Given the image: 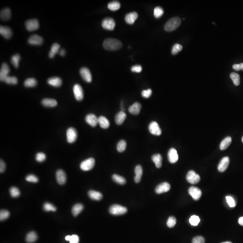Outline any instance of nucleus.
Returning a JSON list of instances; mask_svg holds the SVG:
<instances>
[{"label": "nucleus", "mask_w": 243, "mask_h": 243, "mask_svg": "<svg viewBox=\"0 0 243 243\" xmlns=\"http://www.w3.org/2000/svg\"><path fill=\"white\" fill-rule=\"evenodd\" d=\"M105 49L109 51H115L122 47V43L119 40L113 38H108L105 40L103 43Z\"/></svg>", "instance_id": "obj_1"}, {"label": "nucleus", "mask_w": 243, "mask_h": 243, "mask_svg": "<svg viewBox=\"0 0 243 243\" xmlns=\"http://www.w3.org/2000/svg\"><path fill=\"white\" fill-rule=\"evenodd\" d=\"M180 23L181 20L178 17L172 18L166 22L164 26V29L168 32L172 31L179 27L180 25Z\"/></svg>", "instance_id": "obj_2"}, {"label": "nucleus", "mask_w": 243, "mask_h": 243, "mask_svg": "<svg viewBox=\"0 0 243 243\" xmlns=\"http://www.w3.org/2000/svg\"><path fill=\"white\" fill-rule=\"evenodd\" d=\"M127 209L125 207L119 205H113L111 206L109 208V212L113 215H121L124 214L127 212Z\"/></svg>", "instance_id": "obj_3"}, {"label": "nucleus", "mask_w": 243, "mask_h": 243, "mask_svg": "<svg viewBox=\"0 0 243 243\" xmlns=\"http://www.w3.org/2000/svg\"><path fill=\"white\" fill-rule=\"evenodd\" d=\"M95 164V160L92 158H88L84 160L80 164V168L84 171L90 170L94 167Z\"/></svg>", "instance_id": "obj_4"}, {"label": "nucleus", "mask_w": 243, "mask_h": 243, "mask_svg": "<svg viewBox=\"0 0 243 243\" xmlns=\"http://www.w3.org/2000/svg\"><path fill=\"white\" fill-rule=\"evenodd\" d=\"M186 180L190 183L195 184L200 180V177L194 171H189L186 175Z\"/></svg>", "instance_id": "obj_5"}, {"label": "nucleus", "mask_w": 243, "mask_h": 243, "mask_svg": "<svg viewBox=\"0 0 243 243\" xmlns=\"http://www.w3.org/2000/svg\"><path fill=\"white\" fill-rule=\"evenodd\" d=\"M102 26L108 30H113L115 28V23L113 18L107 17L104 18L102 22Z\"/></svg>", "instance_id": "obj_6"}, {"label": "nucleus", "mask_w": 243, "mask_h": 243, "mask_svg": "<svg viewBox=\"0 0 243 243\" xmlns=\"http://www.w3.org/2000/svg\"><path fill=\"white\" fill-rule=\"evenodd\" d=\"M66 135L68 143H74L77 138V131L74 127H69L67 131Z\"/></svg>", "instance_id": "obj_7"}, {"label": "nucleus", "mask_w": 243, "mask_h": 243, "mask_svg": "<svg viewBox=\"0 0 243 243\" xmlns=\"http://www.w3.org/2000/svg\"><path fill=\"white\" fill-rule=\"evenodd\" d=\"M26 29L29 31H33L38 29L39 27L38 21L36 19H31L27 20L25 23Z\"/></svg>", "instance_id": "obj_8"}, {"label": "nucleus", "mask_w": 243, "mask_h": 243, "mask_svg": "<svg viewBox=\"0 0 243 243\" xmlns=\"http://www.w3.org/2000/svg\"><path fill=\"white\" fill-rule=\"evenodd\" d=\"M73 91L75 98L78 101L82 100L84 97L83 91L82 87L79 84H76L74 86Z\"/></svg>", "instance_id": "obj_9"}, {"label": "nucleus", "mask_w": 243, "mask_h": 243, "mask_svg": "<svg viewBox=\"0 0 243 243\" xmlns=\"http://www.w3.org/2000/svg\"><path fill=\"white\" fill-rule=\"evenodd\" d=\"M149 130L152 134L160 135L162 133V130L159 125L155 121L152 122L149 126Z\"/></svg>", "instance_id": "obj_10"}, {"label": "nucleus", "mask_w": 243, "mask_h": 243, "mask_svg": "<svg viewBox=\"0 0 243 243\" xmlns=\"http://www.w3.org/2000/svg\"><path fill=\"white\" fill-rule=\"evenodd\" d=\"M189 194L195 200H198L202 196V191L200 189L195 186H191L188 190Z\"/></svg>", "instance_id": "obj_11"}, {"label": "nucleus", "mask_w": 243, "mask_h": 243, "mask_svg": "<svg viewBox=\"0 0 243 243\" xmlns=\"http://www.w3.org/2000/svg\"><path fill=\"white\" fill-rule=\"evenodd\" d=\"M80 74L84 81L88 82H91L92 81V75L88 68L86 67L82 68L80 70Z\"/></svg>", "instance_id": "obj_12"}, {"label": "nucleus", "mask_w": 243, "mask_h": 243, "mask_svg": "<svg viewBox=\"0 0 243 243\" xmlns=\"http://www.w3.org/2000/svg\"><path fill=\"white\" fill-rule=\"evenodd\" d=\"M170 185L168 182H163L156 187L155 192L158 194H161L163 193L167 192L170 190Z\"/></svg>", "instance_id": "obj_13"}, {"label": "nucleus", "mask_w": 243, "mask_h": 243, "mask_svg": "<svg viewBox=\"0 0 243 243\" xmlns=\"http://www.w3.org/2000/svg\"><path fill=\"white\" fill-rule=\"evenodd\" d=\"M10 72L9 67L7 63H3L1 65L0 71V80L1 81H5L7 77L8 76Z\"/></svg>", "instance_id": "obj_14"}, {"label": "nucleus", "mask_w": 243, "mask_h": 243, "mask_svg": "<svg viewBox=\"0 0 243 243\" xmlns=\"http://www.w3.org/2000/svg\"><path fill=\"white\" fill-rule=\"evenodd\" d=\"M230 163V158L228 157L223 158L219 162L218 165V170L220 172H224L228 169Z\"/></svg>", "instance_id": "obj_15"}, {"label": "nucleus", "mask_w": 243, "mask_h": 243, "mask_svg": "<svg viewBox=\"0 0 243 243\" xmlns=\"http://www.w3.org/2000/svg\"><path fill=\"white\" fill-rule=\"evenodd\" d=\"M43 38L37 34L32 35L28 39V43L32 45H40L43 43Z\"/></svg>", "instance_id": "obj_16"}, {"label": "nucleus", "mask_w": 243, "mask_h": 243, "mask_svg": "<svg viewBox=\"0 0 243 243\" xmlns=\"http://www.w3.org/2000/svg\"><path fill=\"white\" fill-rule=\"evenodd\" d=\"M56 177L57 182L60 185H63L66 181V175L63 170L59 169L56 173Z\"/></svg>", "instance_id": "obj_17"}, {"label": "nucleus", "mask_w": 243, "mask_h": 243, "mask_svg": "<svg viewBox=\"0 0 243 243\" xmlns=\"http://www.w3.org/2000/svg\"><path fill=\"white\" fill-rule=\"evenodd\" d=\"M85 120L91 127H95L98 124V118L93 113L88 114L85 118Z\"/></svg>", "instance_id": "obj_18"}, {"label": "nucleus", "mask_w": 243, "mask_h": 243, "mask_svg": "<svg viewBox=\"0 0 243 243\" xmlns=\"http://www.w3.org/2000/svg\"><path fill=\"white\" fill-rule=\"evenodd\" d=\"M168 159L171 163H174L178 160V155L175 149L172 148L168 152Z\"/></svg>", "instance_id": "obj_19"}, {"label": "nucleus", "mask_w": 243, "mask_h": 243, "mask_svg": "<svg viewBox=\"0 0 243 243\" xmlns=\"http://www.w3.org/2000/svg\"><path fill=\"white\" fill-rule=\"evenodd\" d=\"M138 15L136 12H133L128 13L125 17V20L127 23L129 24H133L134 23L136 19L138 18Z\"/></svg>", "instance_id": "obj_20"}, {"label": "nucleus", "mask_w": 243, "mask_h": 243, "mask_svg": "<svg viewBox=\"0 0 243 243\" xmlns=\"http://www.w3.org/2000/svg\"><path fill=\"white\" fill-rule=\"evenodd\" d=\"M0 33L6 39L10 38L12 35V30L10 28L7 26H1Z\"/></svg>", "instance_id": "obj_21"}, {"label": "nucleus", "mask_w": 243, "mask_h": 243, "mask_svg": "<svg viewBox=\"0 0 243 243\" xmlns=\"http://www.w3.org/2000/svg\"><path fill=\"white\" fill-rule=\"evenodd\" d=\"M135 176L134 180L135 183H138L141 181L142 176L143 174V169L141 165H137L135 167Z\"/></svg>", "instance_id": "obj_22"}, {"label": "nucleus", "mask_w": 243, "mask_h": 243, "mask_svg": "<svg viewBox=\"0 0 243 243\" xmlns=\"http://www.w3.org/2000/svg\"><path fill=\"white\" fill-rule=\"evenodd\" d=\"M47 82L49 85L55 87H59L62 85V81L60 78L59 77H52L49 78L47 80Z\"/></svg>", "instance_id": "obj_23"}, {"label": "nucleus", "mask_w": 243, "mask_h": 243, "mask_svg": "<svg viewBox=\"0 0 243 243\" xmlns=\"http://www.w3.org/2000/svg\"><path fill=\"white\" fill-rule=\"evenodd\" d=\"M141 107V106L140 103L135 102L129 107L128 110L131 114L137 115L140 113Z\"/></svg>", "instance_id": "obj_24"}, {"label": "nucleus", "mask_w": 243, "mask_h": 243, "mask_svg": "<svg viewBox=\"0 0 243 243\" xmlns=\"http://www.w3.org/2000/svg\"><path fill=\"white\" fill-rule=\"evenodd\" d=\"M126 114L123 111H121L118 113L115 116V120L116 124L118 125H121L124 123L126 119Z\"/></svg>", "instance_id": "obj_25"}, {"label": "nucleus", "mask_w": 243, "mask_h": 243, "mask_svg": "<svg viewBox=\"0 0 243 243\" xmlns=\"http://www.w3.org/2000/svg\"><path fill=\"white\" fill-rule=\"evenodd\" d=\"M90 198L94 200L99 201L102 198L103 195L101 193L94 190H90L88 193Z\"/></svg>", "instance_id": "obj_26"}, {"label": "nucleus", "mask_w": 243, "mask_h": 243, "mask_svg": "<svg viewBox=\"0 0 243 243\" xmlns=\"http://www.w3.org/2000/svg\"><path fill=\"white\" fill-rule=\"evenodd\" d=\"M11 11L9 8H5L1 11L0 17L3 20H9L11 17Z\"/></svg>", "instance_id": "obj_27"}, {"label": "nucleus", "mask_w": 243, "mask_h": 243, "mask_svg": "<svg viewBox=\"0 0 243 243\" xmlns=\"http://www.w3.org/2000/svg\"><path fill=\"white\" fill-rule=\"evenodd\" d=\"M42 103L46 107H54L56 106L57 102L56 100L53 99L45 98L42 100Z\"/></svg>", "instance_id": "obj_28"}, {"label": "nucleus", "mask_w": 243, "mask_h": 243, "mask_svg": "<svg viewBox=\"0 0 243 243\" xmlns=\"http://www.w3.org/2000/svg\"><path fill=\"white\" fill-rule=\"evenodd\" d=\"M98 124L101 128L106 129L109 127L110 123L109 120L104 116H101L98 118Z\"/></svg>", "instance_id": "obj_29"}, {"label": "nucleus", "mask_w": 243, "mask_h": 243, "mask_svg": "<svg viewBox=\"0 0 243 243\" xmlns=\"http://www.w3.org/2000/svg\"><path fill=\"white\" fill-rule=\"evenodd\" d=\"M232 139L230 136H228L224 138L221 142L220 145V148L221 150H225L227 149L231 144Z\"/></svg>", "instance_id": "obj_30"}, {"label": "nucleus", "mask_w": 243, "mask_h": 243, "mask_svg": "<svg viewBox=\"0 0 243 243\" xmlns=\"http://www.w3.org/2000/svg\"><path fill=\"white\" fill-rule=\"evenodd\" d=\"M152 160L157 168H160L162 165V156L159 154H155L152 156Z\"/></svg>", "instance_id": "obj_31"}, {"label": "nucleus", "mask_w": 243, "mask_h": 243, "mask_svg": "<svg viewBox=\"0 0 243 243\" xmlns=\"http://www.w3.org/2000/svg\"><path fill=\"white\" fill-rule=\"evenodd\" d=\"M83 205L81 204H77L73 206L72 209V213L74 216H77L83 210Z\"/></svg>", "instance_id": "obj_32"}, {"label": "nucleus", "mask_w": 243, "mask_h": 243, "mask_svg": "<svg viewBox=\"0 0 243 243\" xmlns=\"http://www.w3.org/2000/svg\"><path fill=\"white\" fill-rule=\"evenodd\" d=\"M38 239V235L34 231L29 232L26 237V240L28 243H33Z\"/></svg>", "instance_id": "obj_33"}, {"label": "nucleus", "mask_w": 243, "mask_h": 243, "mask_svg": "<svg viewBox=\"0 0 243 243\" xmlns=\"http://www.w3.org/2000/svg\"><path fill=\"white\" fill-rule=\"evenodd\" d=\"M60 46L58 44L54 43L51 47V51L49 52V56L50 58H53L54 55L59 52Z\"/></svg>", "instance_id": "obj_34"}, {"label": "nucleus", "mask_w": 243, "mask_h": 243, "mask_svg": "<svg viewBox=\"0 0 243 243\" xmlns=\"http://www.w3.org/2000/svg\"><path fill=\"white\" fill-rule=\"evenodd\" d=\"M112 179L113 181H115L117 183L120 185H124L126 183V180L125 178L122 176H119L117 174H114L113 175Z\"/></svg>", "instance_id": "obj_35"}, {"label": "nucleus", "mask_w": 243, "mask_h": 243, "mask_svg": "<svg viewBox=\"0 0 243 243\" xmlns=\"http://www.w3.org/2000/svg\"><path fill=\"white\" fill-rule=\"evenodd\" d=\"M120 6V4L119 1H113L108 4V7L110 10L115 11L119 9Z\"/></svg>", "instance_id": "obj_36"}, {"label": "nucleus", "mask_w": 243, "mask_h": 243, "mask_svg": "<svg viewBox=\"0 0 243 243\" xmlns=\"http://www.w3.org/2000/svg\"><path fill=\"white\" fill-rule=\"evenodd\" d=\"M20 60V56L18 54H16L12 55L11 58V62L12 65L16 68H18L19 66V62Z\"/></svg>", "instance_id": "obj_37"}, {"label": "nucleus", "mask_w": 243, "mask_h": 243, "mask_svg": "<svg viewBox=\"0 0 243 243\" xmlns=\"http://www.w3.org/2000/svg\"><path fill=\"white\" fill-rule=\"evenodd\" d=\"M230 77L231 80L233 81L234 85L236 86H239L240 84V76L237 73H231L230 74Z\"/></svg>", "instance_id": "obj_38"}, {"label": "nucleus", "mask_w": 243, "mask_h": 243, "mask_svg": "<svg viewBox=\"0 0 243 243\" xmlns=\"http://www.w3.org/2000/svg\"><path fill=\"white\" fill-rule=\"evenodd\" d=\"M37 84V81L35 78H29L26 79L24 82V86L26 87H34Z\"/></svg>", "instance_id": "obj_39"}, {"label": "nucleus", "mask_w": 243, "mask_h": 243, "mask_svg": "<svg viewBox=\"0 0 243 243\" xmlns=\"http://www.w3.org/2000/svg\"><path fill=\"white\" fill-rule=\"evenodd\" d=\"M126 142L124 140H122L118 142L117 146V150L119 152H122L126 148Z\"/></svg>", "instance_id": "obj_40"}, {"label": "nucleus", "mask_w": 243, "mask_h": 243, "mask_svg": "<svg viewBox=\"0 0 243 243\" xmlns=\"http://www.w3.org/2000/svg\"><path fill=\"white\" fill-rule=\"evenodd\" d=\"M164 13L163 9L161 7H157L155 8L154 10V15L155 17L156 18H159L161 17Z\"/></svg>", "instance_id": "obj_41"}, {"label": "nucleus", "mask_w": 243, "mask_h": 243, "mask_svg": "<svg viewBox=\"0 0 243 243\" xmlns=\"http://www.w3.org/2000/svg\"><path fill=\"white\" fill-rule=\"evenodd\" d=\"M4 82L7 84L15 85L18 83V79L15 77L8 76L7 77Z\"/></svg>", "instance_id": "obj_42"}, {"label": "nucleus", "mask_w": 243, "mask_h": 243, "mask_svg": "<svg viewBox=\"0 0 243 243\" xmlns=\"http://www.w3.org/2000/svg\"><path fill=\"white\" fill-rule=\"evenodd\" d=\"M189 222L191 225L193 226H198L200 222V218L196 215H193L189 219Z\"/></svg>", "instance_id": "obj_43"}, {"label": "nucleus", "mask_w": 243, "mask_h": 243, "mask_svg": "<svg viewBox=\"0 0 243 243\" xmlns=\"http://www.w3.org/2000/svg\"><path fill=\"white\" fill-rule=\"evenodd\" d=\"M10 193L11 197L13 198H17L20 195V191L16 187H11L10 189Z\"/></svg>", "instance_id": "obj_44"}, {"label": "nucleus", "mask_w": 243, "mask_h": 243, "mask_svg": "<svg viewBox=\"0 0 243 243\" xmlns=\"http://www.w3.org/2000/svg\"><path fill=\"white\" fill-rule=\"evenodd\" d=\"M177 222V220L174 216H170L167 222V225L169 228H172L175 226Z\"/></svg>", "instance_id": "obj_45"}, {"label": "nucleus", "mask_w": 243, "mask_h": 243, "mask_svg": "<svg viewBox=\"0 0 243 243\" xmlns=\"http://www.w3.org/2000/svg\"><path fill=\"white\" fill-rule=\"evenodd\" d=\"M43 208L46 212H49V211L55 212L56 210V208L49 202H46L45 204L44 205Z\"/></svg>", "instance_id": "obj_46"}, {"label": "nucleus", "mask_w": 243, "mask_h": 243, "mask_svg": "<svg viewBox=\"0 0 243 243\" xmlns=\"http://www.w3.org/2000/svg\"><path fill=\"white\" fill-rule=\"evenodd\" d=\"M183 47L181 45L179 44H175L172 46V53L173 54H177L179 52H180L182 50Z\"/></svg>", "instance_id": "obj_47"}, {"label": "nucleus", "mask_w": 243, "mask_h": 243, "mask_svg": "<svg viewBox=\"0 0 243 243\" xmlns=\"http://www.w3.org/2000/svg\"><path fill=\"white\" fill-rule=\"evenodd\" d=\"M10 216V212L7 210H1L0 212V220L4 221Z\"/></svg>", "instance_id": "obj_48"}, {"label": "nucleus", "mask_w": 243, "mask_h": 243, "mask_svg": "<svg viewBox=\"0 0 243 243\" xmlns=\"http://www.w3.org/2000/svg\"><path fill=\"white\" fill-rule=\"evenodd\" d=\"M227 202L230 207L234 208L236 206V202L235 199L230 196H227L226 197Z\"/></svg>", "instance_id": "obj_49"}, {"label": "nucleus", "mask_w": 243, "mask_h": 243, "mask_svg": "<svg viewBox=\"0 0 243 243\" xmlns=\"http://www.w3.org/2000/svg\"><path fill=\"white\" fill-rule=\"evenodd\" d=\"M46 155L45 154L42 152L37 153L36 155V160L38 162H43L46 160Z\"/></svg>", "instance_id": "obj_50"}, {"label": "nucleus", "mask_w": 243, "mask_h": 243, "mask_svg": "<svg viewBox=\"0 0 243 243\" xmlns=\"http://www.w3.org/2000/svg\"><path fill=\"white\" fill-rule=\"evenodd\" d=\"M26 180L29 182L36 183L38 181V178L35 175L33 174H30L26 176Z\"/></svg>", "instance_id": "obj_51"}, {"label": "nucleus", "mask_w": 243, "mask_h": 243, "mask_svg": "<svg viewBox=\"0 0 243 243\" xmlns=\"http://www.w3.org/2000/svg\"><path fill=\"white\" fill-rule=\"evenodd\" d=\"M192 243H205V239L201 236H197L194 238Z\"/></svg>", "instance_id": "obj_52"}, {"label": "nucleus", "mask_w": 243, "mask_h": 243, "mask_svg": "<svg viewBox=\"0 0 243 243\" xmlns=\"http://www.w3.org/2000/svg\"><path fill=\"white\" fill-rule=\"evenodd\" d=\"M152 90L150 89H148L147 90H144L142 91V96L146 98H148L152 94Z\"/></svg>", "instance_id": "obj_53"}, {"label": "nucleus", "mask_w": 243, "mask_h": 243, "mask_svg": "<svg viewBox=\"0 0 243 243\" xmlns=\"http://www.w3.org/2000/svg\"><path fill=\"white\" fill-rule=\"evenodd\" d=\"M142 70V67L140 65H135L131 68V71L135 73H140Z\"/></svg>", "instance_id": "obj_54"}, {"label": "nucleus", "mask_w": 243, "mask_h": 243, "mask_svg": "<svg viewBox=\"0 0 243 243\" xmlns=\"http://www.w3.org/2000/svg\"><path fill=\"white\" fill-rule=\"evenodd\" d=\"M79 241V237L77 235H73L71 236V239L69 241L70 243H78Z\"/></svg>", "instance_id": "obj_55"}, {"label": "nucleus", "mask_w": 243, "mask_h": 243, "mask_svg": "<svg viewBox=\"0 0 243 243\" xmlns=\"http://www.w3.org/2000/svg\"><path fill=\"white\" fill-rule=\"evenodd\" d=\"M6 168V165L5 162L2 159H1V161H0V172L1 173H2L5 171Z\"/></svg>", "instance_id": "obj_56"}, {"label": "nucleus", "mask_w": 243, "mask_h": 243, "mask_svg": "<svg viewBox=\"0 0 243 243\" xmlns=\"http://www.w3.org/2000/svg\"><path fill=\"white\" fill-rule=\"evenodd\" d=\"M232 68L236 71H239V70H241L239 64H235V65H233Z\"/></svg>", "instance_id": "obj_57"}, {"label": "nucleus", "mask_w": 243, "mask_h": 243, "mask_svg": "<svg viewBox=\"0 0 243 243\" xmlns=\"http://www.w3.org/2000/svg\"><path fill=\"white\" fill-rule=\"evenodd\" d=\"M66 50H65L64 49H61V50L60 51V52H59V54H60V55L61 56H64L66 54Z\"/></svg>", "instance_id": "obj_58"}, {"label": "nucleus", "mask_w": 243, "mask_h": 243, "mask_svg": "<svg viewBox=\"0 0 243 243\" xmlns=\"http://www.w3.org/2000/svg\"><path fill=\"white\" fill-rule=\"evenodd\" d=\"M238 222L239 225L243 226V216L240 217L238 220Z\"/></svg>", "instance_id": "obj_59"}, {"label": "nucleus", "mask_w": 243, "mask_h": 243, "mask_svg": "<svg viewBox=\"0 0 243 243\" xmlns=\"http://www.w3.org/2000/svg\"><path fill=\"white\" fill-rule=\"evenodd\" d=\"M71 236H67L66 237V239L67 240V241H70V239H71Z\"/></svg>", "instance_id": "obj_60"}, {"label": "nucleus", "mask_w": 243, "mask_h": 243, "mask_svg": "<svg viewBox=\"0 0 243 243\" xmlns=\"http://www.w3.org/2000/svg\"><path fill=\"white\" fill-rule=\"evenodd\" d=\"M239 65H240L241 70H243V63H240V64H239Z\"/></svg>", "instance_id": "obj_61"}, {"label": "nucleus", "mask_w": 243, "mask_h": 243, "mask_svg": "<svg viewBox=\"0 0 243 243\" xmlns=\"http://www.w3.org/2000/svg\"><path fill=\"white\" fill-rule=\"evenodd\" d=\"M232 243L231 242H230V241H227V242H223V243Z\"/></svg>", "instance_id": "obj_62"}, {"label": "nucleus", "mask_w": 243, "mask_h": 243, "mask_svg": "<svg viewBox=\"0 0 243 243\" xmlns=\"http://www.w3.org/2000/svg\"><path fill=\"white\" fill-rule=\"evenodd\" d=\"M242 142H243V137H242Z\"/></svg>", "instance_id": "obj_63"}]
</instances>
